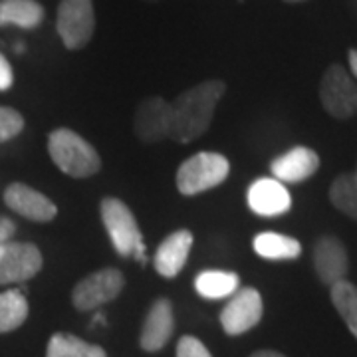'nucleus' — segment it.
I'll return each instance as SVG.
<instances>
[{
    "mask_svg": "<svg viewBox=\"0 0 357 357\" xmlns=\"http://www.w3.org/2000/svg\"><path fill=\"white\" fill-rule=\"evenodd\" d=\"M177 357H213L211 351L204 347L201 340L192 337V335H185L178 340L177 345Z\"/></svg>",
    "mask_w": 357,
    "mask_h": 357,
    "instance_id": "obj_25",
    "label": "nucleus"
},
{
    "mask_svg": "<svg viewBox=\"0 0 357 357\" xmlns=\"http://www.w3.org/2000/svg\"><path fill=\"white\" fill-rule=\"evenodd\" d=\"M250 357H286V356H282V354H278V351H272V349H262V351H256V354H252Z\"/></svg>",
    "mask_w": 357,
    "mask_h": 357,
    "instance_id": "obj_29",
    "label": "nucleus"
},
{
    "mask_svg": "<svg viewBox=\"0 0 357 357\" xmlns=\"http://www.w3.org/2000/svg\"><path fill=\"white\" fill-rule=\"evenodd\" d=\"M230 173V163L225 155L203 151L189 157L177 169V189L181 195H199L225 183Z\"/></svg>",
    "mask_w": 357,
    "mask_h": 357,
    "instance_id": "obj_3",
    "label": "nucleus"
},
{
    "mask_svg": "<svg viewBox=\"0 0 357 357\" xmlns=\"http://www.w3.org/2000/svg\"><path fill=\"white\" fill-rule=\"evenodd\" d=\"M126 286V278L117 268H103L79 280L72 292V302L79 312H91L115 300Z\"/></svg>",
    "mask_w": 357,
    "mask_h": 357,
    "instance_id": "obj_7",
    "label": "nucleus"
},
{
    "mask_svg": "<svg viewBox=\"0 0 357 357\" xmlns=\"http://www.w3.org/2000/svg\"><path fill=\"white\" fill-rule=\"evenodd\" d=\"M262 296L255 288H243L232 294L229 304L220 312V326L229 335L250 332L262 319Z\"/></svg>",
    "mask_w": 357,
    "mask_h": 357,
    "instance_id": "obj_9",
    "label": "nucleus"
},
{
    "mask_svg": "<svg viewBox=\"0 0 357 357\" xmlns=\"http://www.w3.org/2000/svg\"><path fill=\"white\" fill-rule=\"evenodd\" d=\"M227 91L222 79H206L195 88L178 93L171 103V129L169 139L178 143H191L201 137L215 117V109Z\"/></svg>",
    "mask_w": 357,
    "mask_h": 357,
    "instance_id": "obj_1",
    "label": "nucleus"
},
{
    "mask_svg": "<svg viewBox=\"0 0 357 357\" xmlns=\"http://www.w3.org/2000/svg\"><path fill=\"white\" fill-rule=\"evenodd\" d=\"M356 178H357V175H356Z\"/></svg>",
    "mask_w": 357,
    "mask_h": 357,
    "instance_id": "obj_32",
    "label": "nucleus"
},
{
    "mask_svg": "<svg viewBox=\"0 0 357 357\" xmlns=\"http://www.w3.org/2000/svg\"><path fill=\"white\" fill-rule=\"evenodd\" d=\"M48 153L56 167L74 178H88L102 169L98 151L72 129H54L48 135Z\"/></svg>",
    "mask_w": 357,
    "mask_h": 357,
    "instance_id": "obj_2",
    "label": "nucleus"
},
{
    "mask_svg": "<svg viewBox=\"0 0 357 357\" xmlns=\"http://www.w3.org/2000/svg\"><path fill=\"white\" fill-rule=\"evenodd\" d=\"M318 169L319 157L310 147H294L270 163V171L280 183H302L312 177Z\"/></svg>",
    "mask_w": 357,
    "mask_h": 357,
    "instance_id": "obj_16",
    "label": "nucleus"
},
{
    "mask_svg": "<svg viewBox=\"0 0 357 357\" xmlns=\"http://www.w3.org/2000/svg\"><path fill=\"white\" fill-rule=\"evenodd\" d=\"M42 252L36 244H0V284H20L30 280L42 270Z\"/></svg>",
    "mask_w": 357,
    "mask_h": 357,
    "instance_id": "obj_8",
    "label": "nucleus"
},
{
    "mask_svg": "<svg viewBox=\"0 0 357 357\" xmlns=\"http://www.w3.org/2000/svg\"><path fill=\"white\" fill-rule=\"evenodd\" d=\"M24 129V117L13 107H0V143L14 139Z\"/></svg>",
    "mask_w": 357,
    "mask_h": 357,
    "instance_id": "obj_24",
    "label": "nucleus"
},
{
    "mask_svg": "<svg viewBox=\"0 0 357 357\" xmlns=\"http://www.w3.org/2000/svg\"><path fill=\"white\" fill-rule=\"evenodd\" d=\"M143 2H159V0H143Z\"/></svg>",
    "mask_w": 357,
    "mask_h": 357,
    "instance_id": "obj_31",
    "label": "nucleus"
},
{
    "mask_svg": "<svg viewBox=\"0 0 357 357\" xmlns=\"http://www.w3.org/2000/svg\"><path fill=\"white\" fill-rule=\"evenodd\" d=\"M4 203L16 215L34 220V222H50L58 215L56 204L46 195L28 187L24 183H13L4 191Z\"/></svg>",
    "mask_w": 357,
    "mask_h": 357,
    "instance_id": "obj_11",
    "label": "nucleus"
},
{
    "mask_svg": "<svg viewBox=\"0 0 357 357\" xmlns=\"http://www.w3.org/2000/svg\"><path fill=\"white\" fill-rule=\"evenodd\" d=\"M314 268L321 284L332 286L335 282L345 280L349 270V258L344 243L335 236H319L314 244Z\"/></svg>",
    "mask_w": 357,
    "mask_h": 357,
    "instance_id": "obj_12",
    "label": "nucleus"
},
{
    "mask_svg": "<svg viewBox=\"0 0 357 357\" xmlns=\"http://www.w3.org/2000/svg\"><path fill=\"white\" fill-rule=\"evenodd\" d=\"M28 318V302L20 290L0 292V333L14 332Z\"/></svg>",
    "mask_w": 357,
    "mask_h": 357,
    "instance_id": "obj_21",
    "label": "nucleus"
},
{
    "mask_svg": "<svg viewBox=\"0 0 357 357\" xmlns=\"http://www.w3.org/2000/svg\"><path fill=\"white\" fill-rule=\"evenodd\" d=\"M330 201L332 204L344 213L345 217L357 220V178L356 175L344 173L335 178L330 187Z\"/></svg>",
    "mask_w": 357,
    "mask_h": 357,
    "instance_id": "obj_23",
    "label": "nucleus"
},
{
    "mask_svg": "<svg viewBox=\"0 0 357 357\" xmlns=\"http://www.w3.org/2000/svg\"><path fill=\"white\" fill-rule=\"evenodd\" d=\"M56 30L68 50L86 48L96 32L93 0H60Z\"/></svg>",
    "mask_w": 357,
    "mask_h": 357,
    "instance_id": "obj_5",
    "label": "nucleus"
},
{
    "mask_svg": "<svg viewBox=\"0 0 357 357\" xmlns=\"http://www.w3.org/2000/svg\"><path fill=\"white\" fill-rule=\"evenodd\" d=\"M284 2H290V4H298V2H306V0H284Z\"/></svg>",
    "mask_w": 357,
    "mask_h": 357,
    "instance_id": "obj_30",
    "label": "nucleus"
},
{
    "mask_svg": "<svg viewBox=\"0 0 357 357\" xmlns=\"http://www.w3.org/2000/svg\"><path fill=\"white\" fill-rule=\"evenodd\" d=\"M319 100L335 119H349L357 114V84L342 64H332L319 82Z\"/></svg>",
    "mask_w": 357,
    "mask_h": 357,
    "instance_id": "obj_6",
    "label": "nucleus"
},
{
    "mask_svg": "<svg viewBox=\"0 0 357 357\" xmlns=\"http://www.w3.org/2000/svg\"><path fill=\"white\" fill-rule=\"evenodd\" d=\"M175 332V314H173V304L167 298L155 300V304L149 307L143 328H141L139 344L141 349L145 351H159L163 349L171 335Z\"/></svg>",
    "mask_w": 357,
    "mask_h": 357,
    "instance_id": "obj_13",
    "label": "nucleus"
},
{
    "mask_svg": "<svg viewBox=\"0 0 357 357\" xmlns=\"http://www.w3.org/2000/svg\"><path fill=\"white\" fill-rule=\"evenodd\" d=\"M347 60H349L351 74H354V77H357V50L356 48H351V50L347 52Z\"/></svg>",
    "mask_w": 357,
    "mask_h": 357,
    "instance_id": "obj_28",
    "label": "nucleus"
},
{
    "mask_svg": "<svg viewBox=\"0 0 357 357\" xmlns=\"http://www.w3.org/2000/svg\"><path fill=\"white\" fill-rule=\"evenodd\" d=\"M46 357H107L100 345L88 344L72 333H54Z\"/></svg>",
    "mask_w": 357,
    "mask_h": 357,
    "instance_id": "obj_20",
    "label": "nucleus"
},
{
    "mask_svg": "<svg viewBox=\"0 0 357 357\" xmlns=\"http://www.w3.org/2000/svg\"><path fill=\"white\" fill-rule=\"evenodd\" d=\"M16 232V225L8 217H0V244L10 243Z\"/></svg>",
    "mask_w": 357,
    "mask_h": 357,
    "instance_id": "obj_27",
    "label": "nucleus"
},
{
    "mask_svg": "<svg viewBox=\"0 0 357 357\" xmlns=\"http://www.w3.org/2000/svg\"><path fill=\"white\" fill-rule=\"evenodd\" d=\"M238 284H241V278L234 272L204 270L195 278V290L206 300H220V298H229L236 292Z\"/></svg>",
    "mask_w": 357,
    "mask_h": 357,
    "instance_id": "obj_19",
    "label": "nucleus"
},
{
    "mask_svg": "<svg viewBox=\"0 0 357 357\" xmlns=\"http://www.w3.org/2000/svg\"><path fill=\"white\" fill-rule=\"evenodd\" d=\"M192 246L191 230H175L167 236L163 243L157 246L153 264L155 270L165 276V278H175L178 272L187 264V258Z\"/></svg>",
    "mask_w": 357,
    "mask_h": 357,
    "instance_id": "obj_15",
    "label": "nucleus"
},
{
    "mask_svg": "<svg viewBox=\"0 0 357 357\" xmlns=\"http://www.w3.org/2000/svg\"><path fill=\"white\" fill-rule=\"evenodd\" d=\"M133 129H135V135L143 143H155V141L169 137V129H171V103L165 102L159 96L143 100L137 105V109H135Z\"/></svg>",
    "mask_w": 357,
    "mask_h": 357,
    "instance_id": "obj_10",
    "label": "nucleus"
},
{
    "mask_svg": "<svg viewBox=\"0 0 357 357\" xmlns=\"http://www.w3.org/2000/svg\"><path fill=\"white\" fill-rule=\"evenodd\" d=\"M333 307L337 310V314L342 316L345 326L349 328V332L356 335L357 340V286L349 280H340L332 284Z\"/></svg>",
    "mask_w": 357,
    "mask_h": 357,
    "instance_id": "obj_22",
    "label": "nucleus"
},
{
    "mask_svg": "<svg viewBox=\"0 0 357 357\" xmlns=\"http://www.w3.org/2000/svg\"><path fill=\"white\" fill-rule=\"evenodd\" d=\"M13 66H10V62L4 58V54H0V91H6V89L13 88Z\"/></svg>",
    "mask_w": 357,
    "mask_h": 357,
    "instance_id": "obj_26",
    "label": "nucleus"
},
{
    "mask_svg": "<svg viewBox=\"0 0 357 357\" xmlns=\"http://www.w3.org/2000/svg\"><path fill=\"white\" fill-rule=\"evenodd\" d=\"M255 252L266 260H294L302 255V244L278 232H260L255 236Z\"/></svg>",
    "mask_w": 357,
    "mask_h": 357,
    "instance_id": "obj_18",
    "label": "nucleus"
},
{
    "mask_svg": "<svg viewBox=\"0 0 357 357\" xmlns=\"http://www.w3.org/2000/svg\"><path fill=\"white\" fill-rule=\"evenodd\" d=\"M248 206L260 217H278L290 211L292 197L278 178H258L248 189Z\"/></svg>",
    "mask_w": 357,
    "mask_h": 357,
    "instance_id": "obj_14",
    "label": "nucleus"
},
{
    "mask_svg": "<svg viewBox=\"0 0 357 357\" xmlns=\"http://www.w3.org/2000/svg\"><path fill=\"white\" fill-rule=\"evenodd\" d=\"M100 213L115 252L123 258L135 255V250L143 246V236L128 204L115 197H105L100 204Z\"/></svg>",
    "mask_w": 357,
    "mask_h": 357,
    "instance_id": "obj_4",
    "label": "nucleus"
},
{
    "mask_svg": "<svg viewBox=\"0 0 357 357\" xmlns=\"http://www.w3.org/2000/svg\"><path fill=\"white\" fill-rule=\"evenodd\" d=\"M44 6L38 0H0V28L18 26L32 30L44 22Z\"/></svg>",
    "mask_w": 357,
    "mask_h": 357,
    "instance_id": "obj_17",
    "label": "nucleus"
}]
</instances>
